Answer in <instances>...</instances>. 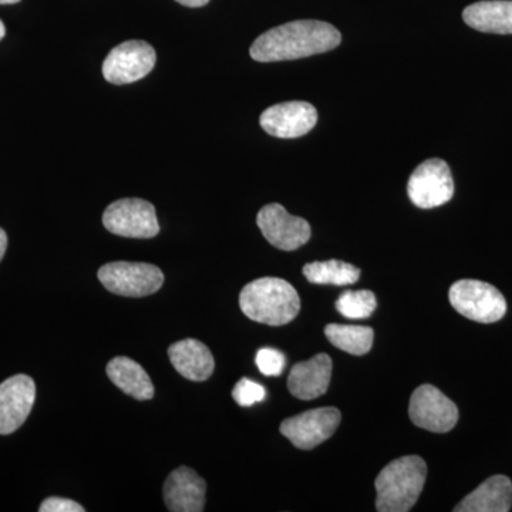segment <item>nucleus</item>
Returning <instances> with one entry per match:
<instances>
[{
    "label": "nucleus",
    "mask_w": 512,
    "mask_h": 512,
    "mask_svg": "<svg viewBox=\"0 0 512 512\" xmlns=\"http://www.w3.org/2000/svg\"><path fill=\"white\" fill-rule=\"evenodd\" d=\"M261 127L269 136L298 138L305 136L318 123V111L306 101L275 104L261 114Z\"/></svg>",
    "instance_id": "f8f14e48"
},
{
    "label": "nucleus",
    "mask_w": 512,
    "mask_h": 512,
    "mask_svg": "<svg viewBox=\"0 0 512 512\" xmlns=\"http://www.w3.org/2000/svg\"><path fill=\"white\" fill-rule=\"evenodd\" d=\"M171 365L191 382H205L215 369L211 350L197 339H184L168 348Z\"/></svg>",
    "instance_id": "dca6fc26"
},
{
    "label": "nucleus",
    "mask_w": 512,
    "mask_h": 512,
    "mask_svg": "<svg viewBox=\"0 0 512 512\" xmlns=\"http://www.w3.org/2000/svg\"><path fill=\"white\" fill-rule=\"evenodd\" d=\"M512 507V483L505 476L485 480L454 507L456 512H508Z\"/></svg>",
    "instance_id": "f3484780"
},
{
    "label": "nucleus",
    "mask_w": 512,
    "mask_h": 512,
    "mask_svg": "<svg viewBox=\"0 0 512 512\" xmlns=\"http://www.w3.org/2000/svg\"><path fill=\"white\" fill-rule=\"evenodd\" d=\"M157 62L156 50L143 40H128L114 47L103 64V76L109 83L130 84L144 79Z\"/></svg>",
    "instance_id": "6e6552de"
},
{
    "label": "nucleus",
    "mask_w": 512,
    "mask_h": 512,
    "mask_svg": "<svg viewBox=\"0 0 512 512\" xmlns=\"http://www.w3.org/2000/svg\"><path fill=\"white\" fill-rule=\"evenodd\" d=\"M410 201L421 210H431L450 201L454 195V181L450 167L440 158L421 163L407 184Z\"/></svg>",
    "instance_id": "0eeeda50"
},
{
    "label": "nucleus",
    "mask_w": 512,
    "mask_h": 512,
    "mask_svg": "<svg viewBox=\"0 0 512 512\" xmlns=\"http://www.w3.org/2000/svg\"><path fill=\"white\" fill-rule=\"evenodd\" d=\"M36 399L32 377L16 375L0 384V434L15 433L28 419Z\"/></svg>",
    "instance_id": "ddd939ff"
},
{
    "label": "nucleus",
    "mask_w": 512,
    "mask_h": 512,
    "mask_svg": "<svg viewBox=\"0 0 512 512\" xmlns=\"http://www.w3.org/2000/svg\"><path fill=\"white\" fill-rule=\"evenodd\" d=\"M20 0H0V5H15V3H19Z\"/></svg>",
    "instance_id": "cd10ccee"
},
{
    "label": "nucleus",
    "mask_w": 512,
    "mask_h": 512,
    "mask_svg": "<svg viewBox=\"0 0 512 512\" xmlns=\"http://www.w3.org/2000/svg\"><path fill=\"white\" fill-rule=\"evenodd\" d=\"M342 35L335 26L320 20H295L265 32L252 43L255 62L272 63L302 59L336 49Z\"/></svg>",
    "instance_id": "f257e3e1"
},
{
    "label": "nucleus",
    "mask_w": 512,
    "mask_h": 512,
    "mask_svg": "<svg viewBox=\"0 0 512 512\" xmlns=\"http://www.w3.org/2000/svg\"><path fill=\"white\" fill-rule=\"evenodd\" d=\"M107 376L117 387L138 400L147 402L154 397V384L150 376L137 362L126 356L114 357L107 365Z\"/></svg>",
    "instance_id": "6ab92c4d"
},
{
    "label": "nucleus",
    "mask_w": 512,
    "mask_h": 512,
    "mask_svg": "<svg viewBox=\"0 0 512 512\" xmlns=\"http://www.w3.org/2000/svg\"><path fill=\"white\" fill-rule=\"evenodd\" d=\"M377 299L372 291H346L336 302L340 315L348 319H366L376 311Z\"/></svg>",
    "instance_id": "4be33fe9"
},
{
    "label": "nucleus",
    "mask_w": 512,
    "mask_h": 512,
    "mask_svg": "<svg viewBox=\"0 0 512 512\" xmlns=\"http://www.w3.org/2000/svg\"><path fill=\"white\" fill-rule=\"evenodd\" d=\"M232 397L235 402L242 407L254 406L256 403L264 402L266 390L262 384L254 382V380L241 379L235 384L232 390Z\"/></svg>",
    "instance_id": "5701e85b"
},
{
    "label": "nucleus",
    "mask_w": 512,
    "mask_h": 512,
    "mask_svg": "<svg viewBox=\"0 0 512 512\" xmlns=\"http://www.w3.org/2000/svg\"><path fill=\"white\" fill-rule=\"evenodd\" d=\"M239 306L247 318L269 326L292 322L301 311L298 292L281 278H259L245 286Z\"/></svg>",
    "instance_id": "f03ea898"
},
{
    "label": "nucleus",
    "mask_w": 512,
    "mask_h": 512,
    "mask_svg": "<svg viewBox=\"0 0 512 512\" xmlns=\"http://www.w3.org/2000/svg\"><path fill=\"white\" fill-rule=\"evenodd\" d=\"M256 366L265 376L282 375L286 366L284 353L274 348H264L256 353Z\"/></svg>",
    "instance_id": "b1692460"
},
{
    "label": "nucleus",
    "mask_w": 512,
    "mask_h": 512,
    "mask_svg": "<svg viewBox=\"0 0 512 512\" xmlns=\"http://www.w3.org/2000/svg\"><path fill=\"white\" fill-rule=\"evenodd\" d=\"M340 420L336 407H320L282 421L281 433L296 448L312 450L335 434Z\"/></svg>",
    "instance_id": "9d476101"
},
{
    "label": "nucleus",
    "mask_w": 512,
    "mask_h": 512,
    "mask_svg": "<svg viewBox=\"0 0 512 512\" xmlns=\"http://www.w3.org/2000/svg\"><path fill=\"white\" fill-rule=\"evenodd\" d=\"M256 224L269 244L282 251H295L311 239V225L293 217L281 204H268L258 212Z\"/></svg>",
    "instance_id": "9b49d317"
},
{
    "label": "nucleus",
    "mask_w": 512,
    "mask_h": 512,
    "mask_svg": "<svg viewBox=\"0 0 512 512\" xmlns=\"http://www.w3.org/2000/svg\"><path fill=\"white\" fill-rule=\"evenodd\" d=\"M427 477V464L419 456L397 458L380 471L375 481L376 510L407 512L419 500Z\"/></svg>",
    "instance_id": "7ed1b4c3"
},
{
    "label": "nucleus",
    "mask_w": 512,
    "mask_h": 512,
    "mask_svg": "<svg viewBox=\"0 0 512 512\" xmlns=\"http://www.w3.org/2000/svg\"><path fill=\"white\" fill-rule=\"evenodd\" d=\"M5 35H6V28H5V25H3L2 20H0V40H2L3 37H5Z\"/></svg>",
    "instance_id": "c85d7f7f"
},
{
    "label": "nucleus",
    "mask_w": 512,
    "mask_h": 512,
    "mask_svg": "<svg viewBox=\"0 0 512 512\" xmlns=\"http://www.w3.org/2000/svg\"><path fill=\"white\" fill-rule=\"evenodd\" d=\"M40 512H84V508L76 501L67 498L50 497L43 501Z\"/></svg>",
    "instance_id": "393cba45"
},
{
    "label": "nucleus",
    "mask_w": 512,
    "mask_h": 512,
    "mask_svg": "<svg viewBox=\"0 0 512 512\" xmlns=\"http://www.w3.org/2000/svg\"><path fill=\"white\" fill-rule=\"evenodd\" d=\"M99 281L114 295L144 298L160 291L164 284V274L156 265L110 262L99 269Z\"/></svg>",
    "instance_id": "39448f33"
},
{
    "label": "nucleus",
    "mask_w": 512,
    "mask_h": 512,
    "mask_svg": "<svg viewBox=\"0 0 512 512\" xmlns=\"http://www.w3.org/2000/svg\"><path fill=\"white\" fill-rule=\"evenodd\" d=\"M103 224L111 234L124 238L148 239L160 232L156 208L140 198H124L110 204L104 211Z\"/></svg>",
    "instance_id": "423d86ee"
},
{
    "label": "nucleus",
    "mask_w": 512,
    "mask_h": 512,
    "mask_svg": "<svg viewBox=\"0 0 512 512\" xmlns=\"http://www.w3.org/2000/svg\"><path fill=\"white\" fill-rule=\"evenodd\" d=\"M409 416L420 429L443 434L456 427L458 409L456 403L433 384H423L412 394Z\"/></svg>",
    "instance_id": "1a4fd4ad"
},
{
    "label": "nucleus",
    "mask_w": 512,
    "mask_h": 512,
    "mask_svg": "<svg viewBox=\"0 0 512 512\" xmlns=\"http://www.w3.org/2000/svg\"><path fill=\"white\" fill-rule=\"evenodd\" d=\"M325 335L335 348L353 356H365L369 353L375 339L372 328L340 323H330L326 326Z\"/></svg>",
    "instance_id": "aec40b11"
},
{
    "label": "nucleus",
    "mask_w": 512,
    "mask_h": 512,
    "mask_svg": "<svg viewBox=\"0 0 512 512\" xmlns=\"http://www.w3.org/2000/svg\"><path fill=\"white\" fill-rule=\"evenodd\" d=\"M6 248H8V235L0 228V261H2L3 256H5Z\"/></svg>",
    "instance_id": "bb28decb"
},
{
    "label": "nucleus",
    "mask_w": 512,
    "mask_h": 512,
    "mask_svg": "<svg viewBox=\"0 0 512 512\" xmlns=\"http://www.w3.org/2000/svg\"><path fill=\"white\" fill-rule=\"evenodd\" d=\"M175 2L181 3L187 8H202V6L208 5L210 0H175Z\"/></svg>",
    "instance_id": "a878e982"
},
{
    "label": "nucleus",
    "mask_w": 512,
    "mask_h": 512,
    "mask_svg": "<svg viewBox=\"0 0 512 512\" xmlns=\"http://www.w3.org/2000/svg\"><path fill=\"white\" fill-rule=\"evenodd\" d=\"M451 306L464 318L495 323L504 318L507 302L495 286L476 279H461L448 292Z\"/></svg>",
    "instance_id": "20e7f679"
},
{
    "label": "nucleus",
    "mask_w": 512,
    "mask_h": 512,
    "mask_svg": "<svg viewBox=\"0 0 512 512\" xmlns=\"http://www.w3.org/2000/svg\"><path fill=\"white\" fill-rule=\"evenodd\" d=\"M303 275L312 284L345 286L359 281L360 269L348 262L330 259L303 266Z\"/></svg>",
    "instance_id": "412c9836"
},
{
    "label": "nucleus",
    "mask_w": 512,
    "mask_h": 512,
    "mask_svg": "<svg viewBox=\"0 0 512 512\" xmlns=\"http://www.w3.org/2000/svg\"><path fill=\"white\" fill-rule=\"evenodd\" d=\"M207 483L190 467L181 466L167 477L164 501L171 512H201Z\"/></svg>",
    "instance_id": "4468645a"
},
{
    "label": "nucleus",
    "mask_w": 512,
    "mask_h": 512,
    "mask_svg": "<svg viewBox=\"0 0 512 512\" xmlns=\"http://www.w3.org/2000/svg\"><path fill=\"white\" fill-rule=\"evenodd\" d=\"M463 19L478 32L512 35V0L473 3L464 9Z\"/></svg>",
    "instance_id": "a211bd4d"
},
{
    "label": "nucleus",
    "mask_w": 512,
    "mask_h": 512,
    "mask_svg": "<svg viewBox=\"0 0 512 512\" xmlns=\"http://www.w3.org/2000/svg\"><path fill=\"white\" fill-rule=\"evenodd\" d=\"M330 379L332 359L326 353H319L292 367L288 377V389L296 399H318L328 392Z\"/></svg>",
    "instance_id": "2eb2a0df"
}]
</instances>
